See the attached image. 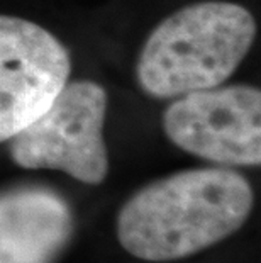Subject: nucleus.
I'll use <instances>...</instances> for the list:
<instances>
[{
	"mask_svg": "<svg viewBox=\"0 0 261 263\" xmlns=\"http://www.w3.org/2000/svg\"><path fill=\"white\" fill-rule=\"evenodd\" d=\"M256 22L234 2L205 0L163 19L148 36L136 75L143 92L154 99L222 85L251 49Z\"/></svg>",
	"mask_w": 261,
	"mask_h": 263,
	"instance_id": "nucleus-2",
	"label": "nucleus"
},
{
	"mask_svg": "<svg viewBox=\"0 0 261 263\" xmlns=\"http://www.w3.org/2000/svg\"><path fill=\"white\" fill-rule=\"evenodd\" d=\"M107 92L90 80L66 83L29 126L10 138V158L27 170H59L87 185L109 173L104 139Z\"/></svg>",
	"mask_w": 261,
	"mask_h": 263,
	"instance_id": "nucleus-3",
	"label": "nucleus"
},
{
	"mask_svg": "<svg viewBox=\"0 0 261 263\" xmlns=\"http://www.w3.org/2000/svg\"><path fill=\"white\" fill-rule=\"evenodd\" d=\"M75 229L58 192L21 185L0 192V263H54Z\"/></svg>",
	"mask_w": 261,
	"mask_h": 263,
	"instance_id": "nucleus-6",
	"label": "nucleus"
},
{
	"mask_svg": "<svg viewBox=\"0 0 261 263\" xmlns=\"http://www.w3.org/2000/svg\"><path fill=\"white\" fill-rule=\"evenodd\" d=\"M253 204L251 185L234 170L178 172L143 187L122 205L117 239L136 258L180 260L236 233Z\"/></svg>",
	"mask_w": 261,
	"mask_h": 263,
	"instance_id": "nucleus-1",
	"label": "nucleus"
},
{
	"mask_svg": "<svg viewBox=\"0 0 261 263\" xmlns=\"http://www.w3.org/2000/svg\"><path fill=\"white\" fill-rule=\"evenodd\" d=\"M165 134L197 158L227 166L261 163V93L253 85L190 92L163 114Z\"/></svg>",
	"mask_w": 261,
	"mask_h": 263,
	"instance_id": "nucleus-4",
	"label": "nucleus"
},
{
	"mask_svg": "<svg viewBox=\"0 0 261 263\" xmlns=\"http://www.w3.org/2000/svg\"><path fill=\"white\" fill-rule=\"evenodd\" d=\"M68 49L43 26L0 14V143L36 121L68 83Z\"/></svg>",
	"mask_w": 261,
	"mask_h": 263,
	"instance_id": "nucleus-5",
	"label": "nucleus"
}]
</instances>
